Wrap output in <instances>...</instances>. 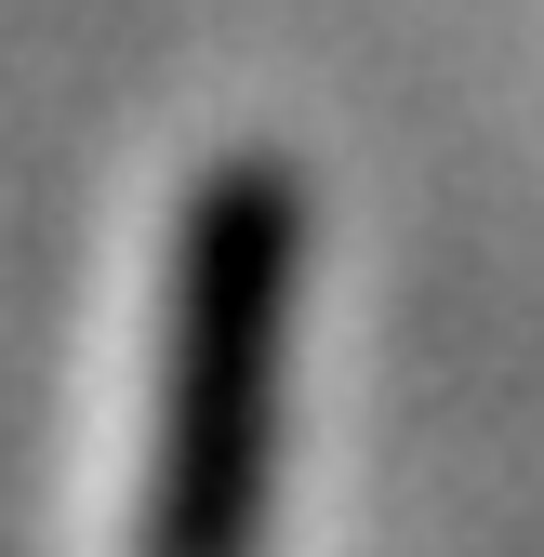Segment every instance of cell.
Returning <instances> with one entry per match:
<instances>
[{
  "instance_id": "1",
  "label": "cell",
  "mask_w": 544,
  "mask_h": 557,
  "mask_svg": "<svg viewBox=\"0 0 544 557\" xmlns=\"http://www.w3.org/2000/svg\"><path fill=\"white\" fill-rule=\"evenodd\" d=\"M293 278H306V173L265 147L213 160L173 226L160 438H147V492H133V557H265Z\"/></svg>"
}]
</instances>
